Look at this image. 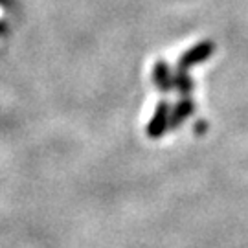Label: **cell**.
I'll return each mask as SVG.
<instances>
[{
	"mask_svg": "<svg viewBox=\"0 0 248 248\" xmlns=\"http://www.w3.org/2000/svg\"><path fill=\"white\" fill-rule=\"evenodd\" d=\"M215 52V45L210 43V41H202V43H199L195 45L193 48H189L177 62V70H184L186 72L187 68H191V66H195L199 62L206 61L212 53Z\"/></svg>",
	"mask_w": 248,
	"mask_h": 248,
	"instance_id": "1",
	"label": "cell"
},
{
	"mask_svg": "<svg viewBox=\"0 0 248 248\" xmlns=\"http://www.w3.org/2000/svg\"><path fill=\"white\" fill-rule=\"evenodd\" d=\"M169 114H171L169 103L168 101H160L155 108V114L151 118L149 125H147V136L149 138L158 140L166 134V131L169 129Z\"/></svg>",
	"mask_w": 248,
	"mask_h": 248,
	"instance_id": "2",
	"label": "cell"
},
{
	"mask_svg": "<svg viewBox=\"0 0 248 248\" xmlns=\"http://www.w3.org/2000/svg\"><path fill=\"white\" fill-rule=\"evenodd\" d=\"M175 76H171V70H169V64L166 61H156L155 68H153V81L155 85L158 87L162 92H169V90L175 87V81H173Z\"/></svg>",
	"mask_w": 248,
	"mask_h": 248,
	"instance_id": "3",
	"label": "cell"
},
{
	"mask_svg": "<svg viewBox=\"0 0 248 248\" xmlns=\"http://www.w3.org/2000/svg\"><path fill=\"white\" fill-rule=\"evenodd\" d=\"M193 108H195V105H193V101L187 98V96L180 99L177 105L171 108V114H169V129H177L187 116H191Z\"/></svg>",
	"mask_w": 248,
	"mask_h": 248,
	"instance_id": "4",
	"label": "cell"
},
{
	"mask_svg": "<svg viewBox=\"0 0 248 248\" xmlns=\"http://www.w3.org/2000/svg\"><path fill=\"white\" fill-rule=\"evenodd\" d=\"M173 81H175V87L178 89V92L186 98L187 94L191 92V87H193V81L189 79V76H187L184 70H178L177 76L173 78Z\"/></svg>",
	"mask_w": 248,
	"mask_h": 248,
	"instance_id": "5",
	"label": "cell"
}]
</instances>
